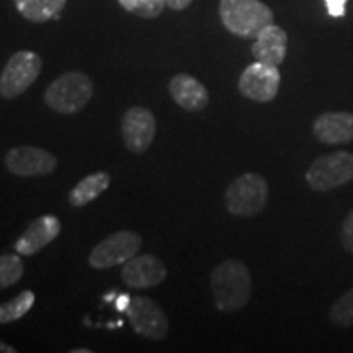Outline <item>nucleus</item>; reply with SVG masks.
<instances>
[{
    "label": "nucleus",
    "instance_id": "obj_26",
    "mask_svg": "<svg viewBox=\"0 0 353 353\" xmlns=\"http://www.w3.org/2000/svg\"><path fill=\"white\" fill-rule=\"evenodd\" d=\"M0 353H17V348L8 345L6 342H0Z\"/></svg>",
    "mask_w": 353,
    "mask_h": 353
},
{
    "label": "nucleus",
    "instance_id": "obj_16",
    "mask_svg": "<svg viewBox=\"0 0 353 353\" xmlns=\"http://www.w3.org/2000/svg\"><path fill=\"white\" fill-rule=\"evenodd\" d=\"M312 132L324 144H347L353 141V113L327 112L312 125Z\"/></svg>",
    "mask_w": 353,
    "mask_h": 353
},
{
    "label": "nucleus",
    "instance_id": "obj_9",
    "mask_svg": "<svg viewBox=\"0 0 353 353\" xmlns=\"http://www.w3.org/2000/svg\"><path fill=\"white\" fill-rule=\"evenodd\" d=\"M6 167L17 176H44L56 170L57 159L52 152L37 145H19L6 154Z\"/></svg>",
    "mask_w": 353,
    "mask_h": 353
},
{
    "label": "nucleus",
    "instance_id": "obj_6",
    "mask_svg": "<svg viewBox=\"0 0 353 353\" xmlns=\"http://www.w3.org/2000/svg\"><path fill=\"white\" fill-rule=\"evenodd\" d=\"M353 179V154L339 151L317 157L306 172V182L314 192H329Z\"/></svg>",
    "mask_w": 353,
    "mask_h": 353
},
{
    "label": "nucleus",
    "instance_id": "obj_19",
    "mask_svg": "<svg viewBox=\"0 0 353 353\" xmlns=\"http://www.w3.org/2000/svg\"><path fill=\"white\" fill-rule=\"evenodd\" d=\"M34 301H37V296H34L33 291L25 290L19 296L0 304V325L12 324V322L21 319L33 307Z\"/></svg>",
    "mask_w": 353,
    "mask_h": 353
},
{
    "label": "nucleus",
    "instance_id": "obj_17",
    "mask_svg": "<svg viewBox=\"0 0 353 353\" xmlns=\"http://www.w3.org/2000/svg\"><path fill=\"white\" fill-rule=\"evenodd\" d=\"M112 183V176L107 172H97L87 175L76 187L70 190L69 203L74 208H82L94 200H97Z\"/></svg>",
    "mask_w": 353,
    "mask_h": 353
},
{
    "label": "nucleus",
    "instance_id": "obj_1",
    "mask_svg": "<svg viewBox=\"0 0 353 353\" xmlns=\"http://www.w3.org/2000/svg\"><path fill=\"white\" fill-rule=\"evenodd\" d=\"M211 293L218 311H239L252 294V276L241 260L228 259L216 265L210 276Z\"/></svg>",
    "mask_w": 353,
    "mask_h": 353
},
{
    "label": "nucleus",
    "instance_id": "obj_22",
    "mask_svg": "<svg viewBox=\"0 0 353 353\" xmlns=\"http://www.w3.org/2000/svg\"><path fill=\"white\" fill-rule=\"evenodd\" d=\"M330 321L339 327H352L353 325V288L343 293L332 304L329 311Z\"/></svg>",
    "mask_w": 353,
    "mask_h": 353
},
{
    "label": "nucleus",
    "instance_id": "obj_25",
    "mask_svg": "<svg viewBox=\"0 0 353 353\" xmlns=\"http://www.w3.org/2000/svg\"><path fill=\"white\" fill-rule=\"evenodd\" d=\"M193 0H165V6L172 8V10H185V8L190 7Z\"/></svg>",
    "mask_w": 353,
    "mask_h": 353
},
{
    "label": "nucleus",
    "instance_id": "obj_24",
    "mask_svg": "<svg viewBox=\"0 0 353 353\" xmlns=\"http://www.w3.org/2000/svg\"><path fill=\"white\" fill-rule=\"evenodd\" d=\"M324 2L330 17H334V19H342V17L345 15L347 0H324Z\"/></svg>",
    "mask_w": 353,
    "mask_h": 353
},
{
    "label": "nucleus",
    "instance_id": "obj_21",
    "mask_svg": "<svg viewBox=\"0 0 353 353\" xmlns=\"http://www.w3.org/2000/svg\"><path fill=\"white\" fill-rule=\"evenodd\" d=\"M126 12L139 19H157L165 8V0H118Z\"/></svg>",
    "mask_w": 353,
    "mask_h": 353
},
{
    "label": "nucleus",
    "instance_id": "obj_2",
    "mask_svg": "<svg viewBox=\"0 0 353 353\" xmlns=\"http://www.w3.org/2000/svg\"><path fill=\"white\" fill-rule=\"evenodd\" d=\"M219 17L229 33L249 39L273 23L272 8L260 0H221Z\"/></svg>",
    "mask_w": 353,
    "mask_h": 353
},
{
    "label": "nucleus",
    "instance_id": "obj_14",
    "mask_svg": "<svg viewBox=\"0 0 353 353\" xmlns=\"http://www.w3.org/2000/svg\"><path fill=\"white\" fill-rule=\"evenodd\" d=\"M172 100L185 112H201L208 107L210 94L206 87L190 74H176L169 83Z\"/></svg>",
    "mask_w": 353,
    "mask_h": 353
},
{
    "label": "nucleus",
    "instance_id": "obj_4",
    "mask_svg": "<svg viewBox=\"0 0 353 353\" xmlns=\"http://www.w3.org/2000/svg\"><path fill=\"white\" fill-rule=\"evenodd\" d=\"M226 208L232 216L250 218L259 214L268 201V183L259 174H244L229 185L224 195Z\"/></svg>",
    "mask_w": 353,
    "mask_h": 353
},
{
    "label": "nucleus",
    "instance_id": "obj_12",
    "mask_svg": "<svg viewBox=\"0 0 353 353\" xmlns=\"http://www.w3.org/2000/svg\"><path fill=\"white\" fill-rule=\"evenodd\" d=\"M121 278L126 286L134 290H145L159 286L167 278L165 263L157 255L143 254L123 263Z\"/></svg>",
    "mask_w": 353,
    "mask_h": 353
},
{
    "label": "nucleus",
    "instance_id": "obj_11",
    "mask_svg": "<svg viewBox=\"0 0 353 353\" xmlns=\"http://www.w3.org/2000/svg\"><path fill=\"white\" fill-rule=\"evenodd\" d=\"M156 117L151 110L144 107L130 108L121 120L123 143L132 154H144L148 151L156 138Z\"/></svg>",
    "mask_w": 353,
    "mask_h": 353
},
{
    "label": "nucleus",
    "instance_id": "obj_7",
    "mask_svg": "<svg viewBox=\"0 0 353 353\" xmlns=\"http://www.w3.org/2000/svg\"><path fill=\"white\" fill-rule=\"evenodd\" d=\"M141 245H143V239L138 232L117 231L92 249L88 255V263L97 270H108V268L126 263L128 260L138 255Z\"/></svg>",
    "mask_w": 353,
    "mask_h": 353
},
{
    "label": "nucleus",
    "instance_id": "obj_20",
    "mask_svg": "<svg viewBox=\"0 0 353 353\" xmlns=\"http://www.w3.org/2000/svg\"><path fill=\"white\" fill-rule=\"evenodd\" d=\"M25 273V265L21 262L20 254L0 255V291L19 283Z\"/></svg>",
    "mask_w": 353,
    "mask_h": 353
},
{
    "label": "nucleus",
    "instance_id": "obj_3",
    "mask_svg": "<svg viewBox=\"0 0 353 353\" xmlns=\"http://www.w3.org/2000/svg\"><path fill=\"white\" fill-rule=\"evenodd\" d=\"M94 97V82L81 70H70L52 81L44 92V103L61 114H76Z\"/></svg>",
    "mask_w": 353,
    "mask_h": 353
},
{
    "label": "nucleus",
    "instance_id": "obj_23",
    "mask_svg": "<svg viewBox=\"0 0 353 353\" xmlns=\"http://www.w3.org/2000/svg\"><path fill=\"white\" fill-rule=\"evenodd\" d=\"M342 245L347 252L353 254V210L347 214L342 224Z\"/></svg>",
    "mask_w": 353,
    "mask_h": 353
},
{
    "label": "nucleus",
    "instance_id": "obj_10",
    "mask_svg": "<svg viewBox=\"0 0 353 353\" xmlns=\"http://www.w3.org/2000/svg\"><path fill=\"white\" fill-rule=\"evenodd\" d=\"M281 76L275 65H268L255 61L247 65L239 77V92L245 99L267 103L275 99L280 90Z\"/></svg>",
    "mask_w": 353,
    "mask_h": 353
},
{
    "label": "nucleus",
    "instance_id": "obj_13",
    "mask_svg": "<svg viewBox=\"0 0 353 353\" xmlns=\"http://www.w3.org/2000/svg\"><path fill=\"white\" fill-rule=\"evenodd\" d=\"M61 232V221L52 214H43L30 223L26 231L15 242V250L20 255H34L41 252L46 245H50L52 241L59 236Z\"/></svg>",
    "mask_w": 353,
    "mask_h": 353
},
{
    "label": "nucleus",
    "instance_id": "obj_5",
    "mask_svg": "<svg viewBox=\"0 0 353 353\" xmlns=\"http://www.w3.org/2000/svg\"><path fill=\"white\" fill-rule=\"evenodd\" d=\"M43 70V59L33 51H19L7 61L0 74V97L13 100L25 94Z\"/></svg>",
    "mask_w": 353,
    "mask_h": 353
},
{
    "label": "nucleus",
    "instance_id": "obj_27",
    "mask_svg": "<svg viewBox=\"0 0 353 353\" xmlns=\"http://www.w3.org/2000/svg\"><path fill=\"white\" fill-rule=\"evenodd\" d=\"M92 350H87V348H82V350H77V348H76V350H72V353H90Z\"/></svg>",
    "mask_w": 353,
    "mask_h": 353
},
{
    "label": "nucleus",
    "instance_id": "obj_8",
    "mask_svg": "<svg viewBox=\"0 0 353 353\" xmlns=\"http://www.w3.org/2000/svg\"><path fill=\"white\" fill-rule=\"evenodd\" d=\"M126 316L132 330L151 341H164L169 332V321L164 309L152 299L132 296L128 301Z\"/></svg>",
    "mask_w": 353,
    "mask_h": 353
},
{
    "label": "nucleus",
    "instance_id": "obj_18",
    "mask_svg": "<svg viewBox=\"0 0 353 353\" xmlns=\"http://www.w3.org/2000/svg\"><path fill=\"white\" fill-rule=\"evenodd\" d=\"M21 17L33 23L59 19L68 0H13Z\"/></svg>",
    "mask_w": 353,
    "mask_h": 353
},
{
    "label": "nucleus",
    "instance_id": "obj_15",
    "mask_svg": "<svg viewBox=\"0 0 353 353\" xmlns=\"http://www.w3.org/2000/svg\"><path fill=\"white\" fill-rule=\"evenodd\" d=\"M288 50V34L275 23L265 26L252 44V56L259 63L278 68L286 57Z\"/></svg>",
    "mask_w": 353,
    "mask_h": 353
}]
</instances>
